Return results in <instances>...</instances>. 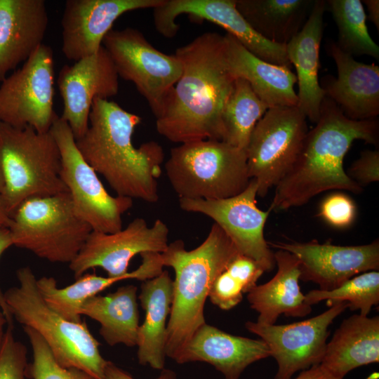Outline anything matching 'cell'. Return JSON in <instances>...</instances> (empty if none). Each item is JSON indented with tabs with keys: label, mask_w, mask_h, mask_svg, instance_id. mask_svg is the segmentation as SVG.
<instances>
[{
	"label": "cell",
	"mask_w": 379,
	"mask_h": 379,
	"mask_svg": "<svg viewBox=\"0 0 379 379\" xmlns=\"http://www.w3.org/2000/svg\"><path fill=\"white\" fill-rule=\"evenodd\" d=\"M175 55L182 72L156 118L157 131L180 144L223 141L222 114L236 79L227 65L223 35L205 32L178 48Z\"/></svg>",
	"instance_id": "obj_1"
},
{
	"label": "cell",
	"mask_w": 379,
	"mask_h": 379,
	"mask_svg": "<svg viewBox=\"0 0 379 379\" xmlns=\"http://www.w3.org/2000/svg\"><path fill=\"white\" fill-rule=\"evenodd\" d=\"M356 140L378 145V119H350L326 96L316 126L307 131L295 162L275 187L269 209L279 211L300 206L331 190L361 192L363 188L343 167L344 158Z\"/></svg>",
	"instance_id": "obj_2"
},
{
	"label": "cell",
	"mask_w": 379,
	"mask_h": 379,
	"mask_svg": "<svg viewBox=\"0 0 379 379\" xmlns=\"http://www.w3.org/2000/svg\"><path fill=\"white\" fill-rule=\"evenodd\" d=\"M140 122V117L117 102L96 98L88 127L76 145L84 160L105 178L117 195L155 203L164 152L155 141L134 147L132 137Z\"/></svg>",
	"instance_id": "obj_3"
},
{
	"label": "cell",
	"mask_w": 379,
	"mask_h": 379,
	"mask_svg": "<svg viewBox=\"0 0 379 379\" xmlns=\"http://www.w3.org/2000/svg\"><path fill=\"white\" fill-rule=\"evenodd\" d=\"M239 253L215 223L205 240L187 251L178 239L161 253L164 266L175 272L173 300L167 324L166 357L175 360L197 330L206 323L204 309L212 285Z\"/></svg>",
	"instance_id": "obj_4"
},
{
	"label": "cell",
	"mask_w": 379,
	"mask_h": 379,
	"mask_svg": "<svg viewBox=\"0 0 379 379\" xmlns=\"http://www.w3.org/2000/svg\"><path fill=\"white\" fill-rule=\"evenodd\" d=\"M19 285L8 288L4 299L10 314L22 326L35 330L48 345L56 361L76 368L97 379H104L107 360L84 321L75 323L52 310L39 292L36 278L29 267L16 272Z\"/></svg>",
	"instance_id": "obj_5"
},
{
	"label": "cell",
	"mask_w": 379,
	"mask_h": 379,
	"mask_svg": "<svg viewBox=\"0 0 379 379\" xmlns=\"http://www.w3.org/2000/svg\"><path fill=\"white\" fill-rule=\"evenodd\" d=\"M0 197L11 216L29 199L67 192L60 178V153L50 131L0 122Z\"/></svg>",
	"instance_id": "obj_6"
},
{
	"label": "cell",
	"mask_w": 379,
	"mask_h": 379,
	"mask_svg": "<svg viewBox=\"0 0 379 379\" xmlns=\"http://www.w3.org/2000/svg\"><path fill=\"white\" fill-rule=\"evenodd\" d=\"M168 233L161 220L149 227L141 218L116 232L92 230L69 267L75 279L95 267L121 281L152 279L163 272L161 253L168 247Z\"/></svg>",
	"instance_id": "obj_7"
},
{
	"label": "cell",
	"mask_w": 379,
	"mask_h": 379,
	"mask_svg": "<svg viewBox=\"0 0 379 379\" xmlns=\"http://www.w3.org/2000/svg\"><path fill=\"white\" fill-rule=\"evenodd\" d=\"M164 169L179 199L230 198L243 192L251 180L246 150L221 140L180 144L171 149Z\"/></svg>",
	"instance_id": "obj_8"
},
{
	"label": "cell",
	"mask_w": 379,
	"mask_h": 379,
	"mask_svg": "<svg viewBox=\"0 0 379 379\" xmlns=\"http://www.w3.org/2000/svg\"><path fill=\"white\" fill-rule=\"evenodd\" d=\"M13 245L51 262L70 263L92 231L75 213L68 192L23 201L11 215Z\"/></svg>",
	"instance_id": "obj_9"
},
{
	"label": "cell",
	"mask_w": 379,
	"mask_h": 379,
	"mask_svg": "<svg viewBox=\"0 0 379 379\" xmlns=\"http://www.w3.org/2000/svg\"><path fill=\"white\" fill-rule=\"evenodd\" d=\"M49 131L60 153V178L75 213L93 231L113 233L121 230L122 216L133 206V199L107 192L97 173L79 151L68 124L58 115Z\"/></svg>",
	"instance_id": "obj_10"
},
{
	"label": "cell",
	"mask_w": 379,
	"mask_h": 379,
	"mask_svg": "<svg viewBox=\"0 0 379 379\" xmlns=\"http://www.w3.org/2000/svg\"><path fill=\"white\" fill-rule=\"evenodd\" d=\"M306 119L297 106L274 107L256 124L246 153L258 196L265 197L293 166L308 131Z\"/></svg>",
	"instance_id": "obj_11"
},
{
	"label": "cell",
	"mask_w": 379,
	"mask_h": 379,
	"mask_svg": "<svg viewBox=\"0 0 379 379\" xmlns=\"http://www.w3.org/2000/svg\"><path fill=\"white\" fill-rule=\"evenodd\" d=\"M102 46L108 53L119 77L133 82L158 117L182 72L181 61L154 47L132 27L111 29Z\"/></svg>",
	"instance_id": "obj_12"
},
{
	"label": "cell",
	"mask_w": 379,
	"mask_h": 379,
	"mask_svg": "<svg viewBox=\"0 0 379 379\" xmlns=\"http://www.w3.org/2000/svg\"><path fill=\"white\" fill-rule=\"evenodd\" d=\"M54 94L53 52L42 44L20 68L1 81L0 122L48 132L58 115Z\"/></svg>",
	"instance_id": "obj_13"
},
{
	"label": "cell",
	"mask_w": 379,
	"mask_h": 379,
	"mask_svg": "<svg viewBox=\"0 0 379 379\" xmlns=\"http://www.w3.org/2000/svg\"><path fill=\"white\" fill-rule=\"evenodd\" d=\"M257 185L251 178L240 194L222 199H179L185 211L211 218L230 238L239 253L255 260L265 272L274 267V253L264 237V228L271 212L256 205Z\"/></svg>",
	"instance_id": "obj_14"
},
{
	"label": "cell",
	"mask_w": 379,
	"mask_h": 379,
	"mask_svg": "<svg viewBox=\"0 0 379 379\" xmlns=\"http://www.w3.org/2000/svg\"><path fill=\"white\" fill-rule=\"evenodd\" d=\"M347 307V302H338L323 313L298 322L263 325L248 321L245 327L266 343L270 357L276 360L278 369L274 379H291L296 372L321 364L328 327Z\"/></svg>",
	"instance_id": "obj_15"
},
{
	"label": "cell",
	"mask_w": 379,
	"mask_h": 379,
	"mask_svg": "<svg viewBox=\"0 0 379 379\" xmlns=\"http://www.w3.org/2000/svg\"><path fill=\"white\" fill-rule=\"evenodd\" d=\"M182 14L220 26L262 60L291 67L286 45L273 43L258 34L239 12L235 0H163L153 8L157 32L164 37H174L179 30L175 20Z\"/></svg>",
	"instance_id": "obj_16"
},
{
	"label": "cell",
	"mask_w": 379,
	"mask_h": 379,
	"mask_svg": "<svg viewBox=\"0 0 379 379\" xmlns=\"http://www.w3.org/2000/svg\"><path fill=\"white\" fill-rule=\"evenodd\" d=\"M298 260L300 280L312 281L319 290L331 291L361 273L379 269V241L359 246L334 245L331 240L268 243Z\"/></svg>",
	"instance_id": "obj_17"
},
{
	"label": "cell",
	"mask_w": 379,
	"mask_h": 379,
	"mask_svg": "<svg viewBox=\"0 0 379 379\" xmlns=\"http://www.w3.org/2000/svg\"><path fill=\"white\" fill-rule=\"evenodd\" d=\"M57 83L63 102L60 118L68 124L75 140L88 127L94 99H108L119 91V76L103 46L72 65H63Z\"/></svg>",
	"instance_id": "obj_18"
},
{
	"label": "cell",
	"mask_w": 379,
	"mask_h": 379,
	"mask_svg": "<svg viewBox=\"0 0 379 379\" xmlns=\"http://www.w3.org/2000/svg\"><path fill=\"white\" fill-rule=\"evenodd\" d=\"M163 0H67L62 16V51L78 61L96 53L124 13L154 8Z\"/></svg>",
	"instance_id": "obj_19"
},
{
	"label": "cell",
	"mask_w": 379,
	"mask_h": 379,
	"mask_svg": "<svg viewBox=\"0 0 379 379\" xmlns=\"http://www.w3.org/2000/svg\"><path fill=\"white\" fill-rule=\"evenodd\" d=\"M328 54L337 67V77L325 75L319 81L326 97L350 119H376L379 114V66L357 61L342 51L333 39L326 44Z\"/></svg>",
	"instance_id": "obj_20"
},
{
	"label": "cell",
	"mask_w": 379,
	"mask_h": 379,
	"mask_svg": "<svg viewBox=\"0 0 379 379\" xmlns=\"http://www.w3.org/2000/svg\"><path fill=\"white\" fill-rule=\"evenodd\" d=\"M269 357V348L262 340L232 335L205 323L174 361L180 364L206 362L225 379H239L249 365Z\"/></svg>",
	"instance_id": "obj_21"
},
{
	"label": "cell",
	"mask_w": 379,
	"mask_h": 379,
	"mask_svg": "<svg viewBox=\"0 0 379 379\" xmlns=\"http://www.w3.org/2000/svg\"><path fill=\"white\" fill-rule=\"evenodd\" d=\"M48 25L44 0H0V81L43 44Z\"/></svg>",
	"instance_id": "obj_22"
},
{
	"label": "cell",
	"mask_w": 379,
	"mask_h": 379,
	"mask_svg": "<svg viewBox=\"0 0 379 379\" xmlns=\"http://www.w3.org/2000/svg\"><path fill=\"white\" fill-rule=\"evenodd\" d=\"M326 10L325 0H315L303 27L286 45L288 60L296 70L297 107L314 124L319 120L321 102L326 97L320 86L318 74L323 17Z\"/></svg>",
	"instance_id": "obj_23"
},
{
	"label": "cell",
	"mask_w": 379,
	"mask_h": 379,
	"mask_svg": "<svg viewBox=\"0 0 379 379\" xmlns=\"http://www.w3.org/2000/svg\"><path fill=\"white\" fill-rule=\"evenodd\" d=\"M228 69L247 81L258 97L269 107H295L298 100L294 86L297 78L290 67L277 65L258 58L236 38L223 35Z\"/></svg>",
	"instance_id": "obj_24"
},
{
	"label": "cell",
	"mask_w": 379,
	"mask_h": 379,
	"mask_svg": "<svg viewBox=\"0 0 379 379\" xmlns=\"http://www.w3.org/2000/svg\"><path fill=\"white\" fill-rule=\"evenodd\" d=\"M276 274L267 282L254 286L247 295L251 308L258 314L257 323L275 324L278 317H303L312 312L301 292L300 265L292 253L278 249L274 253Z\"/></svg>",
	"instance_id": "obj_25"
},
{
	"label": "cell",
	"mask_w": 379,
	"mask_h": 379,
	"mask_svg": "<svg viewBox=\"0 0 379 379\" xmlns=\"http://www.w3.org/2000/svg\"><path fill=\"white\" fill-rule=\"evenodd\" d=\"M379 361V317L345 319L327 343L321 365L343 379L353 369Z\"/></svg>",
	"instance_id": "obj_26"
},
{
	"label": "cell",
	"mask_w": 379,
	"mask_h": 379,
	"mask_svg": "<svg viewBox=\"0 0 379 379\" xmlns=\"http://www.w3.org/2000/svg\"><path fill=\"white\" fill-rule=\"evenodd\" d=\"M173 281L168 272L143 281L139 300L145 312L137 335V357L140 365L164 368L167 336V317L173 300Z\"/></svg>",
	"instance_id": "obj_27"
},
{
	"label": "cell",
	"mask_w": 379,
	"mask_h": 379,
	"mask_svg": "<svg viewBox=\"0 0 379 379\" xmlns=\"http://www.w3.org/2000/svg\"><path fill=\"white\" fill-rule=\"evenodd\" d=\"M137 287L129 284L119 287L106 295H96L84 304L81 314L100 324L99 333L110 346L137 344L139 312Z\"/></svg>",
	"instance_id": "obj_28"
},
{
	"label": "cell",
	"mask_w": 379,
	"mask_h": 379,
	"mask_svg": "<svg viewBox=\"0 0 379 379\" xmlns=\"http://www.w3.org/2000/svg\"><path fill=\"white\" fill-rule=\"evenodd\" d=\"M315 0H235L237 10L261 36L286 45L303 27Z\"/></svg>",
	"instance_id": "obj_29"
},
{
	"label": "cell",
	"mask_w": 379,
	"mask_h": 379,
	"mask_svg": "<svg viewBox=\"0 0 379 379\" xmlns=\"http://www.w3.org/2000/svg\"><path fill=\"white\" fill-rule=\"evenodd\" d=\"M76 279L64 288H58L52 277L36 279L39 292L46 305L62 317L75 323L82 321L81 310L87 300L121 281L95 273H85Z\"/></svg>",
	"instance_id": "obj_30"
},
{
	"label": "cell",
	"mask_w": 379,
	"mask_h": 379,
	"mask_svg": "<svg viewBox=\"0 0 379 379\" xmlns=\"http://www.w3.org/2000/svg\"><path fill=\"white\" fill-rule=\"evenodd\" d=\"M268 109L247 81L237 78L222 114L223 141L246 150L254 127Z\"/></svg>",
	"instance_id": "obj_31"
},
{
	"label": "cell",
	"mask_w": 379,
	"mask_h": 379,
	"mask_svg": "<svg viewBox=\"0 0 379 379\" xmlns=\"http://www.w3.org/2000/svg\"><path fill=\"white\" fill-rule=\"evenodd\" d=\"M326 3L338 30V48L352 57L365 55L378 60L379 46L368 33L361 1L328 0Z\"/></svg>",
	"instance_id": "obj_32"
},
{
	"label": "cell",
	"mask_w": 379,
	"mask_h": 379,
	"mask_svg": "<svg viewBox=\"0 0 379 379\" xmlns=\"http://www.w3.org/2000/svg\"><path fill=\"white\" fill-rule=\"evenodd\" d=\"M326 300L330 307L335 302H345L351 311L368 316L373 306L379 304V272L368 271L350 279L331 291L311 290L305 295V301L313 305Z\"/></svg>",
	"instance_id": "obj_33"
},
{
	"label": "cell",
	"mask_w": 379,
	"mask_h": 379,
	"mask_svg": "<svg viewBox=\"0 0 379 379\" xmlns=\"http://www.w3.org/2000/svg\"><path fill=\"white\" fill-rule=\"evenodd\" d=\"M23 330L32 349L33 359L28 364L27 370L30 379H97L81 369L60 366L35 330L27 326H23Z\"/></svg>",
	"instance_id": "obj_34"
},
{
	"label": "cell",
	"mask_w": 379,
	"mask_h": 379,
	"mask_svg": "<svg viewBox=\"0 0 379 379\" xmlns=\"http://www.w3.org/2000/svg\"><path fill=\"white\" fill-rule=\"evenodd\" d=\"M7 326L0 347V379H30L27 373V349Z\"/></svg>",
	"instance_id": "obj_35"
},
{
	"label": "cell",
	"mask_w": 379,
	"mask_h": 379,
	"mask_svg": "<svg viewBox=\"0 0 379 379\" xmlns=\"http://www.w3.org/2000/svg\"><path fill=\"white\" fill-rule=\"evenodd\" d=\"M244 293L239 279L225 267L214 281L208 298L220 309L229 310L242 300Z\"/></svg>",
	"instance_id": "obj_36"
},
{
	"label": "cell",
	"mask_w": 379,
	"mask_h": 379,
	"mask_svg": "<svg viewBox=\"0 0 379 379\" xmlns=\"http://www.w3.org/2000/svg\"><path fill=\"white\" fill-rule=\"evenodd\" d=\"M319 215L333 227H346L355 218L356 206L350 197L343 193H335L321 202Z\"/></svg>",
	"instance_id": "obj_37"
},
{
	"label": "cell",
	"mask_w": 379,
	"mask_h": 379,
	"mask_svg": "<svg viewBox=\"0 0 379 379\" xmlns=\"http://www.w3.org/2000/svg\"><path fill=\"white\" fill-rule=\"evenodd\" d=\"M349 177L362 188L379 180V150H364L351 165Z\"/></svg>",
	"instance_id": "obj_38"
},
{
	"label": "cell",
	"mask_w": 379,
	"mask_h": 379,
	"mask_svg": "<svg viewBox=\"0 0 379 379\" xmlns=\"http://www.w3.org/2000/svg\"><path fill=\"white\" fill-rule=\"evenodd\" d=\"M104 379H135L130 373L121 369L113 362L108 361L105 370ZM155 379H178L175 373L164 368Z\"/></svg>",
	"instance_id": "obj_39"
},
{
	"label": "cell",
	"mask_w": 379,
	"mask_h": 379,
	"mask_svg": "<svg viewBox=\"0 0 379 379\" xmlns=\"http://www.w3.org/2000/svg\"><path fill=\"white\" fill-rule=\"evenodd\" d=\"M13 245V241L8 228H0V258L2 254ZM0 308L6 317L7 326L13 328V317L10 314L4 299V293L0 288Z\"/></svg>",
	"instance_id": "obj_40"
},
{
	"label": "cell",
	"mask_w": 379,
	"mask_h": 379,
	"mask_svg": "<svg viewBox=\"0 0 379 379\" xmlns=\"http://www.w3.org/2000/svg\"><path fill=\"white\" fill-rule=\"evenodd\" d=\"M294 379H339L327 371L320 364L302 371Z\"/></svg>",
	"instance_id": "obj_41"
},
{
	"label": "cell",
	"mask_w": 379,
	"mask_h": 379,
	"mask_svg": "<svg viewBox=\"0 0 379 379\" xmlns=\"http://www.w3.org/2000/svg\"><path fill=\"white\" fill-rule=\"evenodd\" d=\"M362 4L366 6L368 10L367 18L371 20L378 30H379V1L363 0Z\"/></svg>",
	"instance_id": "obj_42"
},
{
	"label": "cell",
	"mask_w": 379,
	"mask_h": 379,
	"mask_svg": "<svg viewBox=\"0 0 379 379\" xmlns=\"http://www.w3.org/2000/svg\"><path fill=\"white\" fill-rule=\"evenodd\" d=\"M11 222V216L0 197V228H8Z\"/></svg>",
	"instance_id": "obj_43"
},
{
	"label": "cell",
	"mask_w": 379,
	"mask_h": 379,
	"mask_svg": "<svg viewBox=\"0 0 379 379\" xmlns=\"http://www.w3.org/2000/svg\"><path fill=\"white\" fill-rule=\"evenodd\" d=\"M8 325L7 319L3 312L0 310V347L3 343L6 330L5 326Z\"/></svg>",
	"instance_id": "obj_44"
},
{
	"label": "cell",
	"mask_w": 379,
	"mask_h": 379,
	"mask_svg": "<svg viewBox=\"0 0 379 379\" xmlns=\"http://www.w3.org/2000/svg\"><path fill=\"white\" fill-rule=\"evenodd\" d=\"M4 188V178H3V173L0 165V194H1Z\"/></svg>",
	"instance_id": "obj_45"
}]
</instances>
